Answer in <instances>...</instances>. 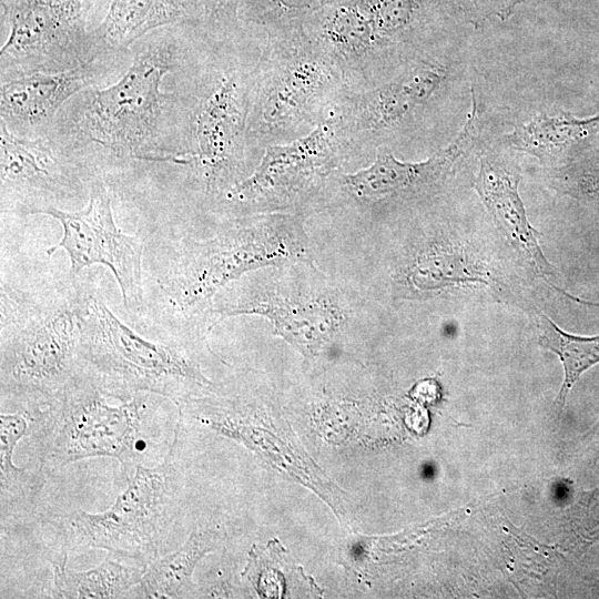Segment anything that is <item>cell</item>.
Here are the masks:
<instances>
[{
	"label": "cell",
	"instance_id": "cell-1",
	"mask_svg": "<svg viewBox=\"0 0 599 599\" xmlns=\"http://www.w3.org/2000/svg\"><path fill=\"white\" fill-rule=\"evenodd\" d=\"M262 41L244 28L211 37L187 112L183 152L169 161L191 166L207 191L226 193L245 179L256 154L247 140V116Z\"/></svg>",
	"mask_w": 599,
	"mask_h": 599
},
{
	"label": "cell",
	"instance_id": "cell-2",
	"mask_svg": "<svg viewBox=\"0 0 599 599\" xmlns=\"http://www.w3.org/2000/svg\"><path fill=\"white\" fill-rule=\"evenodd\" d=\"M87 295L42 298L1 288V399L44 406L84 375L81 344Z\"/></svg>",
	"mask_w": 599,
	"mask_h": 599
},
{
	"label": "cell",
	"instance_id": "cell-3",
	"mask_svg": "<svg viewBox=\"0 0 599 599\" xmlns=\"http://www.w3.org/2000/svg\"><path fill=\"white\" fill-rule=\"evenodd\" d=\"M351 89L339 68L303 29L263 35L247 116L257 152L300 139L331 120Z\"/></svg>",
	"mask_w": 599,
	"mask_h": 599
},
{
	"label": "cell",
	"instance_id": "cell-4",
	"mask_svg": "<svg viewBox=\"0 0 599 599\" xmlns=\"http://www.w3.org/2000/svg\"><path fill=\"white\" fill-rule=\"evenodd\" d=\"M153 396L141 393L111 405L110 397L82 375L49 404L27 407L41 469L110 457L120 463L129 480L146 446L145 425L155 408Z\"/></svg>",
	"mask_w": 599,
	"mask_h": 599
},
{
	"label": "cell",
	"instance_id": "cell-5",
	"mask_svg": "<svg viewBox=\"0 0 599 599\" xmlns=\"http://www.w3.org/2000/svg\"><path fill=\"white\" fill-rule=\"evenodd\" d=\"M84 375L120 402L151 393L175 405L211 383L182 344L151 339L87 295L81 344Z\"/></svg>",
	"mask_w": 599,
	"mask_h": 599
},
{
	"label": "cell",
	"instance_id": "cell-6",
	"mask_svg": "<svg viewBox=\"0 0 599 599\" xmlns=\"http://www.w3.org/2000/svg\"><path fill=\"white\" fill-rule=\"evenodd\" d=\"M177 43L164 38L143 44L126 72L103 89L89 88L77 131L120 158L163 162L166 112L177 100L162 92L165 74L177 67Z\"/></svg>",
	"mask_w": 599,
	"mask_h": 599
},
{
	"label": "cell",
	"instance_id": "cell-7",
	"mask_svg": "<svg viewBox=\"0 0 599 599\" xmlns=\"http://www.w3.org/2000/svg\"><path fill=\"white\" fill-rule=\"evenodd\" d=\"M177 450L173 437L162 463L139 464L109 509L75 510L69 521L70 547L104 549L144 567L167 554L181 511Z\"/></svg>",
	"mask_w": 599,
	"mask_h": 599
},
{
	"label": "cell",
	"instance_id": "cell-8",
	"mask_svg": "<svg viewBox=\"0 0 599 599\" xmlns=\"http://www.w3.org/2000/svg\"><path fill=\"white\" fill-rule=\"evenodd\" d=\"M451 67L434 49L398 67L379 82L349 92L331 121L349 160L388 148L424 120L446 92Z\"/></svg>",
	"mask_w": 599,
	"mask_h": 599
},
{
	"label": "cell",
	"instance_id": "cell-9",
	"mask_svg": "<svg viewBox=\"0 0 599 599\" xmlns=\"http://www.w3.org/2000/svg\"><path fill=\"white\" fill-rule=\"evenodd\" d=\"M98 0H1L9 34L0 49L1 80L33 72H61L102 54L88 17Z\"/></svg>",
	"mask_w": 599,
	"mask_h": 599
},
{
	"label": "cell",
	"instance_id": "cell-10",
	"mask_svg": "<svg viewBox=\"0 0 599 599\" xmlns=\"http://www.w3.org/2000/svg\"><path fill=\"white\" fill-rule=\"evenodd\" d=\"M288 215L268 214L244 219L207 241H186L163 278V292L174 313L190 314L221 287L243 273L288 254L272 248L273 235Z\"/></svg>",
	"mask_w": 599,
	"mask_h": 599
},
{
	"label": "cell",
	"instance_id": "cell-11",
	"mask_svg": "<svg viewBox=\"0 0 599 599\" xmlns=\"http://www.w3.org/2000/svg\"><path fill=\"white\" fill-rule=\"evenodd\" d=\"M403 283L414 295L475 294L529 307L521 278L477 238L435 234L410 256Z\"/></svg>",
	"mask_w": 599,
	"mask_h": 599
},
{
	"label": "cell",
	"instance_id": "cell-12",
	"mask_svg": "<svg viewBox=\"0 0 599 599\" xmlns=\"http://www.w3.org/2000/svg\"><path fill=\"white\" fill-rule=\"evenodd\" d=\"M348 161L334 124L326 121L300 139L266 146L254 172L225 200L240 209L290 205L319 190Z\"/></svg>",
	"mask_w": 599,
	"mask_h": 599
},
{
	"label": "cell",
	"instance_id": "cell-13",
	"mask_svg": "<svg viewBox=\"0 0 599 599\" xmlns=\"http://www.w3.org/2000/svg\"><path fill=\"white\" fill-rule=\"evenodd\" d=\"M41 214L58 220L62 226L60 241L47 250L52 255L59 248L70 260V275L101 264L114 275L124 306L133 312L143 305L142 256L143 241L122 233L113 219L111 199L100 180L90 185L89 202L80 211L65 212L50 207Z\"/></svg>",
	"mask_w": 599,
	"mask_h": 599
},
{
	"label": "cell",
	"instance_id": "cell-14",
	"mask_svg": "<svg viewBox=\"0 0 599 599\" xmlns=\"http://www.w3.org/2000/svg\"><path fill=\"white\" fill-rule=\"evenodd\" d=\"M479 102L473 90L471 108L461 129L453 141L429 158L417 162L402 161L395 158L390 149L379 148L368 166L341 175L339 182L353 197L367 203L433 193L446 182L477 143L481 133Z\"/></svg>",
	"mask_w": 599,
	"mask_h": 599
},
{
	"label": "cell",
	"instance_id": "cell-15",
	"mask_svg": "<svg viewBox=\"0 0 599 599\" xmlns=\"http://www.w3.org/2000/svg\"><path fill=\"white\" fill-rule=\"evenodd\" d=\"M2 207L13 204L24 214H41L81 191L75 171L62 161L48 139L12 133L0 121Z\"/></svg>",
	"mask_w": 599,
	"mask_h": 599
},
{
	"label": "cell",
	"instance_id": "cell-16",
	"mask_svg": "<svg viewBox=\"0 0 599 599\" xmlns=\"http://www.w3.org/2000/svg\"><path fill=\"white\" fill-rule=\"evenodd\" d=\"M519 183L518 171L499 150L490 146L480 150L473 182L475 191L516 261L551 284L557 270L541 248V233L529 222Z\"/></svg>",
	"mask_w": 599,
	"mask_h": 599
},
{
	"label": "cell",
	"instance_id": "cell-17",
	"mask_svg": "<svg viewBox=\"0 0 599 599\" xmlns=\"http://www.w3.org/2000/svg\"><path fill=\"white\" fill-rule=\"evenodd\" d=\"M384 78L430 50L453 17L446 0H361Z\"/></svg>",
	"mask_w": 599,
	"mask_h": 599
},
{
	"label": "cell",
	"instance_id": "cell-18",
	"mask_svg": "<svg viewBox=\"0 0 599 599\" xmlns=\"http://www.w3.org/2000/svg\"><path fill=\"white\" fill-rule=\"evenodd\" d=\"M100 74L92 62L61 72H33L1 80V122L14 134L27 136L45 125L75 93L90 88Z\"/></svg>",
	"mask_w": 599,
	"mask_h": 599
},
{
	"label": "cell",
	"instance_id": "cell-19",
	"mask_svg": "<svg viewBox=\"0 0 599 599\" xmlns=\"http://www.w3.org/2000/svg\"><path fill=\"white\" fill-rule=\"evenodd\" d=\"M599 132V114L579 119L559 109H541L501 133L497 144L536 158L550 171L573 160Z\"/></svg>",
	"mask_w": 599,
	"mask_h": 599
},
{
	"label": "cell",
	"instance_id": "cell-20",
	"mask_svg": "<svg viewBox=\"0 0 599 599\" xmlns=\"http://www.w3.org/2000/svg\"><path fill=\"white\" fill-rule=\"evenodd\" d=\"M172 26L206 28L202 0H111L92 34L101 51L121 52L149 32Z\"/></svg>",
	"mask_w": 599,
	"mask_h": 599
},
{
	"label": "cell",
	"instance_id": "cell-21",
	"mask_svg": "<svg viewBox=\"0 0 599 599\" xmlns=\"http://www.w3.org/2000/svg\"><path fill=\"white\" fill-rule=\"evenodd\" d=\"M108 555L98 566L77 571L67 568L68 552L62 550L50 558L53 571V598L103 599L119 598L131 587L140 585L144 566L125 565Z\"/></svg>",
	"mask_w": 599,
	"mask_h": 599
},
{
	"label": "cell",
	"instance_id": "cell-22",
	"mask_svg": "<svg viewBox=\"0 0 599 599\" xmlns=\"http://www.w3.org/2000/svg\"><path fill=\"white\" fill-rule=\"evenodd\" d=\"M219 540L220 534L215 529H195L177 550L150 562L139 585L143 597H186L185 593L193 587L192 577L197 562L215 548Z\"/></svg>",
	"mask_w": 599,
	"mask_h": 599
},
{
	"label": "cell",
	"instance_id": "cell-23",
	"mask_svg": "<svg viewBox=\"0 0 599 599\" xmlns=\"http://www.w3.org/2000/svg\"><path fill=\"white\" fill-rule=\"evenodd\" d=\"M31 432V414L23 407L21 410L0 414V487L2 507L12 502L27 504L40 491L44 477L40 469L31 471L20 468L13 463L17 444Z\"/></svg>",
	"mask_w": 599,
	"mask_h": 599
},
{
	"label": "cell",
	"instance_id": "cell-24",
	"mask_svg": "<svg viewBox=\"0 0 599 599\" xmlns=\"http://www.w3.org/2000/svg\"><path fill=\"white\" fill-rule=\"evenodd\" d=\"M539 344L555 353L564 368V380L557 396L562 408L568 394L582 373L599 363V335L580 336L560 328L546 314L538 312Z\"/></svg>",
	"mask_w": 599,
	"mask_h": 599
},
{
	"label": "cell",
	"instance_id": "cell-25",
	"mask_svg": "<svg viewBox=\"0 0 599 599\" xmlns=\"http://www.w3.org/2000/svg\"><path fill=\"white\" fill-rule=\"evenodd\" d=\"M339 0H242L240 24L246 30L270 35L302 28L306 19Z\"/></svg>",
	"mask_w": 599,
	"mask_h": 599
},
{
	"label": "cell",
	"instance_id": "cell-26",
	"mask_svg": "<svg viewBox=\"0 0 599 599\" xmlns=\"http://www.w3.org/2000/svg\"><path fill=\"white\" fill-rule=\"evenodd\" d=\"M550 172L556 190L599 204V156Z\"/></svg>",
	"mask_w": 599,
	"mask_h": 599
},
{
	"label": "cell",
	"instance_id": "cell-27",
	"mask_svg": "<svg viewBox=\"0 0 599 599\" xmlns=\"http://www.w3.org/2000/svg\"><path fill=\"white\" fill-rule=\"evenodd\" d=\"M526 0H446L455 18L484 27L493 21H505Z\"/></svg>",
	"mask_w": 599,
	"mask_h": 599
},
{
	"label": "cell",
	"instance_id": "cell-28",
	"mask_svg": "<svg viewBox=\"0 0 599 599\" xmlns=\"http://www.w3.org/2000/svg\"><path fill=\"white\" fill-rule=\"evenodd\" d=\"M242 0H202L209 34L227 37L240 28L238 8Z\"/></svg>",
	"mask_w": 599,
	"mask_h": 599
},
{
	"label": "cell",
	"instance_id": "cell-29",
	"mask_svg": "<svg viewBox=\"0 0 599 599\" xmlns=\"http://www.w3.org/2000/svg\"><path fill=\"white\" fill-rule=\"evenodd\" d=\"M558 290L568 298L570 300H573L575 302L581 304L582 306H588V307H595L597 309H599V303H592V302H589V301H585V300H581V298H578V297H575L572 296L571 294L565 292V290L558 287Z\"/></svg>",
	"mask_w": 599,
	"mask_h": 599
},
{
	"label": "cell",
	"instance_id": "cell-30",
	"mask_svg": "<svg viewBox=\"0 0 599 599\" xmlns=\"http://www.w3.org/2000/svg\"><path fill=\"white\" fill-rule=\"evenodd\" d=\"M597 432H598L597 434H598V437H599V427H598Z\"/></svg>",
	"mask_w": 599,
	"mask_h": 599
}]
</instances>
